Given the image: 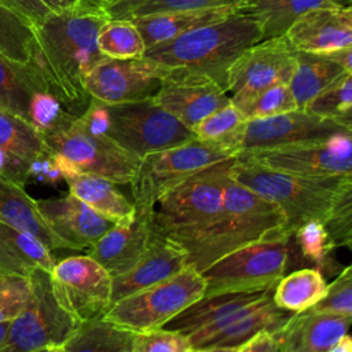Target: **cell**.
I'll return each instance as SVG.
<instances>
[{"label": "cell", "instance_id": "6da1fadb", "mask_svg": "<svg viewBox=\"0 0 352 352\" xmlns=\"http://www.w3.org/2000/svg\"><path fill=\"white\" fill-rule=\"evenodd\" d=\"M110 19L106 11L76 8L50 14L34 28L33 54L29 63L66 110L80 117L89 104L85 77L104 56L96 45L102 25Z\"/></svg>", "mask_w": 352, "mask_h": 352}, {"label": "cell", "instance_id": "7a4b0ae2", "mask_svg": "<svg viewBox=\"0 0 352 352\" xmlns=\"http://www.w3.org/2000/svg\"><path fill=\"white\" fill-rule=\"evenodd\" d=\"M261 40L263 30L257 19L238 10L216 22L150 47L143 56L168 70L210 77L226 89L230 66L246 48Z\"/></svg>", "mask_w": 352, "mask_h": 352}, {"label": "cell", "instance_id": "3957f363", "mask_svg": "<svg viewBox=\"0 0 352 352\" xmlns=\"http://www.w3.org/2000/svg\"><path fill=\"white\" fill-rule=\"evenodd\" d=\"M282 231L289 232L282 212L230 177L224 187L223 210L217 220L176 246L186 253L187 265L202 272L230 252Z\"/></svg>", "mask_w": 352, "mask_h": 352}, {"label": "cell", "instance_id": "277c9868", "mask_svg": "<svg viewBox=\"0 0 352 352\" xmlns=\"http://www.w3.org/2000/svg\"><path fill=\"white\" fill-rule=\"evenodd\" d=\"M230 177L274 204L282 212L285 227L292 235L309 220L324 221L338 192L352 183V176L301 177L236 155L230 168Z\"/></svg>", "mask_w": 352, "mask_h": 352}, {"label": "cell", "instance_id": "5b68a950", "mask_svg": "<svg viewBox=\"0 0 352 352\" xmlns=\"http://www.w3.org/2000/svg\"><path fill=\"white\" fill-rule=\"evenodd\" d=\"M235 157L202 168L164 194L151 208L154 231L179 245L213 224L223 210L224 187Z\"/></svg>", "mask_w": 352, "mask_h": 352}, {"label": "cell", "instance_id": "8992f818", "mask_svg": "<svg viewBox=\"0 0 352 352\" xmlns=\"http://www.w3.org/2000/svg\"><path fill=\"white\" fill-rule=\"evenodd\" d=\"M96 102L100 111V133L139 160L195 139L192 131L154 98L122 103Z\"/></svg>", "mask_w": 352, "mask_h": 352}, {"label": "cell", "instance_id": "52a82bcc", "mask_svg": "<svg viewBox=\"0 0 352 352\" xmlns=\"http://www.w3.org/2000/svg\"><path fill=\"white\" fill-rule=\"evenodd\" d=\"M292 236L286 231L275 232L212 263L201 272L205 296L261 289L276 283L289 264Z\"/></svg>", "mask_w": 352, "mask_h": 352}, {"label": "cell", "instance_id": "ba28073f", "mask_svg": "<svg viewBox=\"0 0 352 352\" xmlns=\"http://www.w3.org/2000/svg\"><path fill=\"white\" fill-rule=\"evenodd\" d=\"M62 172L63 180L77 173H91L129 184L140 160L106 135L89 132L76 117L67 126L44 136Z\"/></svg>", "mask_w": 352, "mask_h": 352}, {"label": "cell", "instance_id": "9c48e42d", "mask_svg": "<svg viewBox=\"0 0 352 352\" xmlns=\"http://www.w3.org/2000/svg\"><path fill=\"white\" fill-rule=\"evenodd\" d=\"M28 278L30 297L23 309L10 320L0 352H37L62 346L80 324L58 301L50 272L37 268Z\"/></svg>", "mask_w": 352, "mask_h": 352}, {"label": "cell", "instance_id": "30bf717a", "mask_svg": "<svg viewBox=\"0 0 352 352\" xmlns=\"http://www.w3.org/2000/svg\"><path fill=\"white\" fill-rule=\"evenodd\" d=\"M204 296L205 280L201 272L187 265L168 280L111 304L102 318L133 333L151 331L161 329Z\"/></svg>", "mask_w": 352, "mask_h": 352}, {"label": "cell", "instance_id": "8fae6325", "mask_svg": "<svg viewBox=\"0 0 352 352\" xmlns=\"http://www.w3.org/2000/svg\"><path fill=\"white\" fill-rule=\"evenodd\" d=\"M231 157L235 154L198 139L151 153L140 160L129 182L132 204L136 209L150 210L164 194L202 168Z\"/></svg>", "mask_w": 352, "mask_h": 352}, {"label": "cell", "instance_id": "7c38bea8", "mask_svg": "<svg viewBox=\"0 0 352 352\" xmlns=\"http://www.w3.org/2000/svg\"><path fill=\"white\" fill-rule=\"evenodd\" d=\"M294 66L296 51L285 34L250 45L227 72L226 89L231 103L238 107L267 88L289 84Z\"/></svg>", "mask_w": 352, "mask_h": 352}, {"label": "cell", "instance_id": "4fadbf2b", "mask_svg": "<svg viewBox=\"0 0 352 352\" xmlns=\"http://www.w3.org/2000/svg\"><path fill=\"white\" fill-rule=\"evenodd\" d=\"M50 278L58 301L80 323L102 318L111 305V276L88 254L56 261Z\"/></svg>", "mask_w": 352, "mask_h": 352}, {"label": "cell", "instance_id": "5bb4252c", "mask_svg": "<svg viewBox=\"0 0 352 352\" xmlns=\"http://www.w3.org/2000/svg\"><path fill=\"white\" fill-rule=\"evenodd\" d=\"M351 133H338L319 143L261 151H242L236 157L301 177L352 176Z\"/></svg>", "mask_w": 352, "mask_h": 352}, {"label": "cell", "instance_id": "9a60e30c", "mask_svg": "<svg viewBox=\"0 0 352 352\" xmlns=\"http://www.w3.org/2000/svg\"><path fill=\"white\" fill-rule=\"evenodd\" d=\"M352 128L338 121L319 117L304 109L245 121L238 153L319 143Z\"/></svg>", "mask_w": 352, "mask_h": 352}, {"label": "cell", "instance_id": "2e32d148", "mask_svg": "<svg viewBox=\"0 0 352 352\" xmlns=\"http://www.w3.org/2000/svg\"><path fill=\"white\" fill-rule=\"evenodd\" d=\"M168 70L147 59H100L85 77L91 99L122 103L151 99L157 95Z\"/></svg>", "mask_w": 352, "mask_h": 352}, {"label": "cell", "instance_id": "e0dca14e", "mask_svg": "<svg viewBox=\"0 0 352 352\" xmlns=\"http://www.w3.org/2000/svg\"><path fill=\"white\" fill-rule=\"evenodd\" d=\"M154 100L190 129L231 102L210 77L182 70H168Z\"/></svg>", "mask_w": 352, "mask_h": 352}, {"label": "cell", "instance_id": "ac0fdd59", "mask_svg": "<svg viewBox=\"0 0 352 352\" xmlns=\"http://www.w3.org/2000/svg\"><path fill=\"white\" fill-rule=\"evenodd\" d=\"M292 315L293 312L276 307L271 294L187 338L191 349L239 346L260 331L279 330Z\"/></svg>", "mask_w": 352, "mask_h": 352}, {"label": "cell", "instance_id": "d6986e66", "mask_svg": "<svg viewBox=\"0 0 352 352\" xmlns=\"http://www.w3.org/2000/svg\"><path fill=\"white\" fill-rule=\"evenodd\" d=\"M285 37L294 51L330 54L352 48V8L326 6L298 15Z\"/></svg>", "mask_w": 352, "mask_h": 352}, {"label": "cell", "instance_id": "ffe728a7", "mask_svg": "<svg viewBox=\"0 0 352 352\" xmlns=\"http://www.w3.org/2000/svg\"><path fill=\"white\" fill-rule=\"evenodd\" d=\"M36 204L50 230L69 250L89 249L114 224L70 192L60 198L36 199Z\"/></svg>", "mask_w": 352, "mask_h": 352}, {"label": "cell", "instance_id": "44dd1931", "mask_svg": "<svg viewBox=\"0 0 352 352\" xmlns=\"http://www.w3.org/2000/svg\"><path fill=\"white\" fill-rule=\"evenodd\" d=\"M150 213L151 209L135 208V217L131 221L113 224L88 249V256L98 261L111 278L128 272L144 254L153 235Z\"/></svg>", "mask_w": 352, "mask_h": 352}, {"label": "cell", "instance_id": "7402d4cb", "mask_svg": "<svg viewBox=\"0 0 352 352\" xmlns=\"http://www.w3.org/2000/svg\"><path fill=\"white\" fill-rule=\"evenodd\" d=\"M186 267V253L153 228L150 243L142 258L128 272L111 278V304L168 280Z\"/></svg>", "mask_w": 352, "mask_h": 352}, {"label": "cell", "instance_id": "603a6c76", "mask_svg": "<svg viewBox=\"0 0 352 352\" xmlns=\"http://www.w3.org/2000/svg\"><path fill=\"white\" fill-rule=\"evenodd\" d=\"M349 324L351 316L302 311L272 334L279 352H327L348 334Z\"/></svg>", "mask_w": 352, "mask_h": 352}, {"label": "cell", "instance_id": "cb8c5ba5", "mask_svg": "<svg viewBox=\"0 0 352 352\" xmlns=\"http://www.w3.org/2000/svg\"><path fill=\"white\" fill-rule=\"evenodd\" d=\"M275 285L276 283L261 289L204 296L183 309L180 314L173 316L161 329L190 336L198 330L221 322L227 316L263 300L264 297L271 296L274 293Z\"/></svg>", "mask_w": 352, "mask_h": 352}, {"label": "cell", "instance_id": "d4e9b609", "mask_svg": "<svg viewBox=\"0 0 352 352\" xmlns=\"http://www.w3.org/2000/svg\"><path fill=\"white\" fill-rule=\"evenodd\" d=\"M0 223L15 230L32 234L41 241L50 250L69 249L47 226L36 199H33L25 187L0 176Z\"/></svg>", "mask_w": 352, "mask_h": 352}, {"label": "cell", "instance_id": "484cf974", "mask_svg": "<svg viewBox=\"0 0 352 352\" xmlns=\"http://www.w3.org/2000/svg\"><path fill=\"white\" fill-rule=\"evenodd\" d=\"M56 260L51 250L32 234L0 223V271L29 276L37 268L51 272Z\"/></svg>", "mask_w": 352, "mask_h": 352}, {"label": "cell", "instance_id": "4316f807", "mask_svg": "<svg viewBox=\"0 0 352 352\" xmlns=\"http://www.w3.org/2000/svg\"><path fill=\"white\" fill-rule=\"evenodd\" d=\"M65 182L72 195L111 223H126L135 217V205L116 187L114 182L91 173H77Z\"/></svg>", "mask_w": 352, "mask_h": 352}, {"label": "cell", "instance_id": "83f0119b", "mask_svg": "<svg viewBox=\"0 0 352 352\" xmlns=\"http://www.w3.org/2000/svg\"><path fill=\"white\" fill-rule=\"evenodd\" d=\"M238 10H204V11H165L131 19L140 32L146 50L160 43L172 40L183 33L216 22Z\"/></svg>", "mask_w": 352, "mask_h": 352}, {"label": "cell", "instance_id": "f1b7e54d", "mask_svg": "<svg viewBox=\"0 0 352 352\" xmlns=\"http://www.w3.org/2000/svg\"><path fill=\"white\" fill-rule=\"evenodd\" d=\"M346 72L329 54L296 51V66L289 89L298 109H304L319 92Z\"/></svg>", "mask_w": 352, "mask_h": 352}, {"label": "cell", "instance_id": "f546056e", "mask_svg": "<svg viewBox=\"0 0 352 352\" xmlns=\"http://www.w3.org/2000/svg\"><path fill=\"white\" fill-rule=\"evenodd\" d=\"M326 6L351 7V0H250L242 11L257 19L263 30V40H267L283 36L302 12Z\"/></svg>", "mask_w": 352, "mask_h": 352}, {"label": "cell", "instance_id": "4dcf8cb0", "mask_svg": "<svg viewBox=\"0 0 352 352\" xmlns=\"http://www.w3.org/2000/svg\"><path fill=\"white\" fill-rule=\"evenodd\" d=\"M327 290L323 274L315 268H302L283 275L275 285L272 301L276 307L298 314L320 301Z\"/></svg>", "mask_w": 352, "mask_h": 352}, {"label": "cell", "instance_id": "1f68e13d", "mask_svg": "<svg viewBox=\"0 0 352 352\" xmlns=\"http://www.w3.org/2000/svg\"><path fill=\"white\" fill-rule=\"evenodd\" d=\"M135 333L103 318L81 322L62 345L66 352H132Z\"/></svg>", "mask_w": 352, "mask_h": 352}, {"label": "cell", "instance_id": "d6a6232c", "mask_svg": "<svg viewBox=\"0 0 352 352\" xmlns=\"http://www.w3.org/2000/svg\"><path fill=\"white\" fill-rule=\"evenodd\" d=\"M37 89L48 88L32 63H15L0 54V106L26 120L30 96Z\"/></svg>", "mask_w": 352, "mask_h": 352}, {"label": "cell", "instance_id": "836d02e7", "mask_svg": "<svg viewBox=\"0 0 352 352\" xmlns=\"http://www.w3.org/2000/svg\"><path fill=\"white\" fill-rule=\"evenodd\" d=\"M0 148L30 162L51 153L44 138L21 116L0 106Z\"/></svg>", "mask_w": 352, "mask_h": 352}, {"label": "cell", "instance_id": "e575fe53", "mask_svg": "<svg viewBox=\"0 0 352 352\" xmlns=\"http://www.w3.org/2000/svg\"><path fill=\"white\" fill-rule=\"evenodd\" d=\"M245 125L241 111L230 102L213 111L191 128L195 139L213 143L223 150L238 154V146Z\"/></svg>", "mask_w": 352, "mask_h": 352}, {"label": "cell", "instance_id": "d590c367", "mask_svg": "<svg viewBox=\"0 0 352 352\" xmlns=\"http://www.w3.org/2000/svg\"><path fill=\"white\" fill-rule=\"evenodd\" d=\"M96 45L104 58H143L146 45L140 32L131 19H107L98 32Z\"/></svg>", "mask_w": 352, "mask_h": 352}, {"label": "cell", "instance_id": "8d00e7d4", "mask_svg": "<svg viewBox=\"0 0 352 352\" xmlns=\"http://www.w3.org/2000/svg\"><path fill=\"white\" fill-rule=\"evenodd\" d=\"M33 44L34 28L0 3V54L11 62L28 65L32 59Z\"/></svg>", "mask_w": 352, "mask_h": 352}, {"label": "cell", "instance_id": "74e56055", "mask_svg": "<svg viewBox=\"0 0 352 352\" xmlns=\"http://www.w3.org/2000/svg\"><path fill=\"white\" fill-rule=\"evenodd\" d=\"M304 110L352 128V73L340 76L319 92Z\"/></svg>", "mask_w": 352, "mask_h": 352}, {"label": "cell", "instance_id": "f35d334b", "mask_svg": "<svg viewBox=\"0 0 352 352\" xmlns=\"http://www.w3.org/2000/svg\"><path fill=\"white\" fill-rule=\"evenodd\" d=\"M76 116L70 114L62 102L48 89H37L32 94L26 121L44 138L67 126Z\"/></svg>", "mask_w": 352, "mask_h": 352}, {"label": "cell", "instance_id": "ab89813d", "mask_svg": "<svg viewBox=\"0 0 352 352\" xmlns=\"http://www.w3.org/2000/svg\"><path fill=\"white\" fill-rule=\"evenodd\" d=\"M250 0H142L111 19H133L165 11H204V10H242Z\"/></svg>", "mask_w": 352, "mask_h": 352}, {"label": "cell", "instance_id": "60d3db41", "mask_svg": "<svg viewBox=\"0 0 352 352\" xmlns=\"http://www.w3.org/2000/svg\"><path fill=\"white\" fill-rule=\"evenodd\" d=\"M293 238L301 256L314 263L318 271L322 272V270L330 267L336 248L329 238L323 221L309 220L304 223L293 232Z\"/></svg>", "mask_w": 352, "mask_h": 352}, {"label": "cell", "instance_id": "b9f144b4", "mask_svg": "<svg viewBox=\"0 0 352 352\" xmlns=\"http://www.w3.org/2000/svg\"><path fill=\"white\" fill-rule=\"evenodd\" d=\"M236 107V106H235ZM245 121L265 118L298 109L287 84L274 85L236 107Z\"/></svg>", "mask_w": 352, "mask_h": 352}, {"label": "cell", "instance_id": "7bdbcfd3", "mask_svg": "<svg viewBox=\"0 0 352 352\" xmlns=\"http://www.w3.org/2000/svg\"><path fill=\"white\" fill-rule=\"evenodd\" d=\"M323 224L336 249H352V183L338 192Z\"/></svg>", "mask_w": 352, "mask_h": 352}, {"label": "cell", "instance_id": "ee69618b", "mask_svg": "<svg viewBox=\"0 0 352 352\" xmlns=\"http://www.w3.org/2000/svg\"><path fill=\"white\" fill-rule=\"evenodd\" d=\"M307 311L352 316V267L341 270L338 276L327 285L324 297Z\"/></svg>", "mask_w": 352, "mask_h": 352}, {"label": "cell", "instance_id": "f6af8a7d", "mask_svg": "<svg viewBox=\"0 0 352 352\" xmlns=\"http://www.w3.org/2000/svg\"><path fill=\"white\" fill-rule=\"evenodd\" d=\"M187 336L179 331L157 329L135 333L132 352H190Z\"/></svg>", "mask_w": 352, "mask_h": 352}, {"label": "cell", "instance_id": "bcb514c9", "mask_svg": "<svg viewBox=\"0 0 352 352\" xmlns=\"http://www.w3.org/2000/svg\"><path fill=\"white\" fill-rule=\"evenodd\" d=\"M0 176L25 187L30 182L29 162L7 150L0 148Z\"/></svg>", "mask_w": 352, "mask_h": 352}, {"label": "cell", "instance_id": "7dc6e473", "mask_svg": "<svg viewBox=\"0 0 352 352\" xmlns=\"http://www.w3.org/2000/svg\"><path fill=\"white\" fill-rule=\"evenodd\" d=\"M29 175L30 180L34 179L40 183L55 186L60 180H63L62 172L55 161V157L52 151L47 155H43L40 158H36L29 162Z\"/></svg>", "mask_w": 352, "mask_h": 352}, {"label": "cell", "instance_id": "c3c4849f", "mask_svg": "<svg viewBox=\"0 0 352 352\" xmlns=\"http://www.w3.org/2000/svg\"><path fill=\"white\" fill-rule=\"evenodd\" d=\"M0 3L25 18L33 28L51 14L40 0H0Z\"/></svg>", "mask_w": 352, "mask_h": 352}, {"label": "cell", "instance_id": "681fc988", "mask_svg": "<svg viewBox=\"0 0 352 352\" xmlns=\"http://www.w3.org/2000/svg\"><path fill=\"white\" fill-rule=\"evenodd\" d=\"M236 352H279V346L272 333L260 331L249 341L239 345Z\"/></svg>", "mask_w": 352, "mask_h": 352}, {"label": "cell", "instance_id": "f907efd6", "mask_svg": "<svg viewBox=\"0 0 352 352\" xmlns=\"http://www.w3.org/2000/svg\"><path fill=\"white\" fill-rule=\"evenodd\" d=\"M51 14L70 11L78 6V0H40Z\"/></svg>", "mask_w": 352, "mask_h": 352}, {"label": "cell", "instance_id": "816d5d0a", "mask_svg": "<svg viewBox=\"0 0 352 352\" xmlns=\"http://www.w3.org/2000/svg\"><path fill=\"white\" fill-rule=\"evenodd\" d=\"M28 276L22 275H10V274H0V301L23 279Z\"/></svg>", "mask_w": 352, "mask_h": 352}, {"label": "cell", "instance_id": "f5cc1de1", "mask_svg": "<svg viewBox=\"0 0 352 352\" xmlns=\"http://www.w3.org/2000/svg\"><path fill=\"white\" fill-rule=\"evenodd\" d=\"M120 1H124V0H78V6L80 7H85V8H94V10H100V11H106L107 12L111 7H114Z\"/></svg>", "mask_w": 352, "mask_h": 352}, {"label": "cell", "instance_id": "db71d44e", "mask_svg": "<svg viewBox=\"0 0 352 352\" xmlns=\"http://www.w3.org/2000/svg\"><path fill=\"white\" fill-rule=\"evenodd\" d=\"M327 352H352V340L348 334L340 338Z\"/></svg>", "mask_w": 352, "mask_h": 352}, {"label": "cell", "instance_id": "11a10c76", "mask_svg": "<svg viewBox=\"0 0 352 352\" xmlns=\"http://www.w3.org/2000/svg\"><path fill=\"white\" fill-rule=\"evenodd\" d=\"M139 1H142V0H124V1H120L118 4H116L114 7H111V8L107 11V14H109L110 18H114L120 11H122L124 8H126V7H129V6L135 4V3H139Z\"/></svg>", "mask_w": 352, "mask_h": 352}, {"label": "cell", "instance_id": "9f6ffc18", "mask_svg": "<svg viewBox=\"0 0 352 352\" xmlns=\"http://www.w3.org/2000/svg\"><path fill=\"white\" fill-rule=\"evenodd\" d=\"M239 346L230 348H206V349H191L190 352H236Z\"/></svg>", "mask_w": 352, "mask_h": 352}, {"label": "cell", "instance_id": "6f0895ef", "mask_svg": "<svg viewBox=\"0 0 352 352\" xmlns=\"http://www.w3.org/2000/svg\"><path fill=\"white\" fill-rule=\"evenodd\" d=\"M8 324H10V322H0V348H1L3 342H4V340H6Z\"/></svg>", "mask_w": 352, "mask_h": 352}, {"label": "cell", "instance_id": "680465c9", "mask_svg": "<svg viewBox=\"0 0 352 352\" xmlns=\"http://www.w3.org/2000/svg\"><path fill=\"white\" fill-rule=\"evenodd\" d=\"M48 352H66L63 346H54V348H50Z\"/></svg>", "mask_w": 352, "mask_h": 352}, {"label": "cell", "instance_id": "91938a15", "mask_svg": "<svg viewBox=\"0 0 352 352\" xmlns=\"http://www.w3.org/2000/svg\"><path fill=\"white\" fill-rule=\"evenodd\" d=\"M50 349H40V351H37V352H48Z\"/></svg>", "mask_w": 352, "mask_h": 352}, {"label": "cell", "instance_id": "94428289", "mask_svg": "<svg viewBox=\"0 0 352 352\" xmlns=\"http://www.w3.org/2000/svg\"><path fill=\"white\" fill-rule=\"evenodd\" d=\"M0 274H3V272H1V271H0Z\"/></svg>", "mask_w": 352, "mask_h": 352}]
</instances>
